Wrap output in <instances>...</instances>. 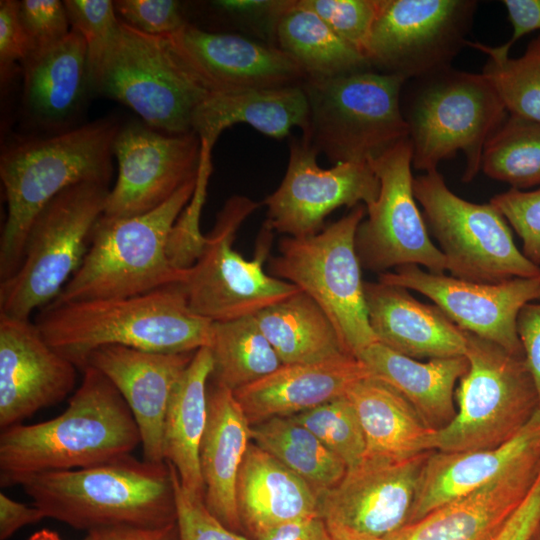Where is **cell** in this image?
<instances>
[{"instance_id":"obj_1","label":"cell","mask_w":540,"mask_h":540,"mask_svg":"<svg viewBox=\"0 0 540 540\" xmlns=\"http://www.w3.org/2000/svg\"><path fill=\"white\" fill-rule=\"evenodd\" d=\"M82 371L80 386L59 416L1 431V487L21 485L39 473L107 463L141 444L134 416L117 388L92 366Z\"/></svg>"},{"instance_id":"obj_2","label":"cell","mask_w":540,"mask_h":540,"mask_svg":"<svg viewBox=\"0 0 540 540\" xmlns=\"http://www.w3.org/2000/svg\"><path fill=\"white\" fill-rule=\"evenodd\" d=\"M35 324L44 339L83 370L99 347L119 345L158 353L209 347L212 322L194 313L181 285L111 299L43 307Z\"/></svg>"},{"instance_id":"obj_3","label":"cell","mask_w":540,"mask_h":540,"mask_svg":"<svg viewBox=\"0 0 540 540\" xmlns=\"http://www.w3.org/2000/svg\"><path fill=\"white\" fill-rule=\"evenodd\" d=\"M120 125L103 118L53 133L17 140L0 157L7 217L0 238V280L18 269L29 228L56 195L81 182L109 184Z\"/></svg>"},{"instance_id":"obj_4","label":"cell","mask_w":540,"mask_h":540,"mask_svg":"<svg viewBox=\"0 0 540 540\" xmlns=\"http://www.w3.org/2000/svg\"><path fill=\"white\" fill-rule=\"evenodd\" d=\"M46 516L87 532L176 522L169 463L131 454L100 465L32 475L21 484Z\"/></svg>"},{"instance_id":"obj_5","label":"cell","mask_w":540,"mask_h":540,"mask_svg":"<svg viewBox=\"0 0 540 540\" xmlns=\"http://www.w3.org/2000/svg\"><path fill=\"white\" fill-rule=\"evenodd\" d=\"M198 176L147 213L123 218L102 215L80 267L52 302L123 298L184 284L189 268L177 267L168 247Z\"/></svg>"},{"instance_id":"obj_6","label":"cell","mask_w":540,"mask_h":540,"mask_svg":"<svg viewBox=\"0 0 540 540\" xmlns=\"http://www.w3.org/2000/svg\"><path fill=\"white\" fill-rule=\"evenodd\" d=\"M401 95L412 145V167L424 173L458 152L466 157L462 180L481 169L484 147L508 116L492 83L483 75L451 67L408 80Z\"/></svg>"},{"instance_id":"obj_7","label":"cell","mask_w":540,"mask_h":540,"mask_svg":"<svg viewBox=\"0 0 540 540\" xmlns=\"http://www.w3.org/2000/svg\"><path fill=\"white\" fill-rule=\"evenodd\" d=\"M405 83L372 69L306 78L309 124L301 138L334 165L369 162L408 138L401 108Z\"/></svg>"},{"instance_id":"obj_8","label":"cell","mask_w":540,"mask_h":540,"mask_svg":"<svg viewBox=\"0 0 540 540\" xmlns=\"http://www.w3.org/2000/svg\"><path fill=\"white\" fill-rule=\"evenodd\" d=\"M366 216L361 204L316 234L282 238L268 273L309 296L332 322L346 352L355 358L378 340L367 313L355 236Z\"/></svg>"},{"instance_id":"obj_9","label":"cell","mask_w":540,"mask_h":540,"mask_svg":"<svg viewBox=\"0 0 540 540\" xmlns=\"http://www.w3.org/2000/svg\"><path fill=\"white\" fill-rule=\"evenodd\" d=\"M108 185L75 184L41 209L29 228L18 269L0 282V314L29 319L56 299L86 255L104 213Z\"/></svg>"},{"instance_id":"obj_10","label":"cell","mask_w":540,"mask_h":540,"mask_svg":"<svg viewBox=\"0 0 540 540\" xmlns=\"http://www.w3.org/2000/svg\"><path fill=\"white\" fill-rule=\"evenodd\" d=\"M465 334L469 367L455 391L454 417L432 436L431 448L438 452L499 446L540 409L524 357L472 333Z\"/></svg>"},{"instance_id":"obj_11","label":"cell","mask_w":540,"mask_h":540,"mask_svg":"<svg viewBox=\"0 0 540 540\" xmlns=\"http://www.w3.org/2000/svg\"><path fill=\"white\" fill-rule=\"evenodd\" d=\"M260 205L242 195L225 202L181 285L191 310L212 323L255 316L300 291L264 270L273 232L265 224L254 258L246 259L233 248L241 225Z\"/></svg>"},{"instance_id":"obj_12","label":"cell","mask_w":540,"mask_h":540,"mask_svg":"<svg viewBox=\"0 0 540 540\" xmlns=\"http://www.w3.org/2000/svg\"><path fill=\"white\" fill-rule=\"evenodd\" d=\"M413 191L450 276L484 284L540 276V266L518 249L508 222L490 202L462 199L438 170L414 178Z\"/></svg>"},{"instance_id":"obj_13","label":"cell","mask_w":540,"mask_h":540,"mask_svg":"<svg viewBox=\"0 0 540 540\" xmlns=\"http://www.w3.org/2000/svg\"><path fill=\"white\" fill-rule=\"evenodd\" d=\"M167 134L193 132V115L209 95L173 60L162 37L121 20L118 37L91 83Z\"/></svg>"},{"instance_id":"obj_14","label":"cell","mask_w":540,"mask_h":540,"mask_svg":"<svg viewBox=\"0 0 540 540\" xmlns=\"http://www.w3.org/2000/svg\"><path fill=\"white\" fill-rule=\"evenodd\" d=\"M478 6L474 0H379L365 57L406 81L451 67Z\"/></svg>"},{"instance_id":"obj_15","label":"cell","mask_w":540,"mask_h":540,"mask_svg":"<svg viewBox=\"0 0 540 540\" xmlns=\"http://www.w3.org/2000/svg\"><path fill=\"white\" fill-rule=\"evenodd\" d=\"M380 189L366 206V216L355 236L361 267L376 273L417 265L444 274L446 261L430 239L413 191L412 145L409 138L368 162Z\"/></svg>"},{"instance_id":"obj_16","label":"cell","mask_w":540,"mask_h":540,"mask_svg":"<svg viewBox=\"0 0 540 540\" xmlns=\"http://www.w3.org/2000/svg\"><path fill=\"white\" fill-rule=\"evenodd\" d=\"M113 153L118 175L103 213L110 218L154 210L197 177L202 164V143L195 132L167 134L145 123L121 126Z\"/></svg>"},{"instance_id":"obj_17","label":"cell","mask_w":540,"mask_h":540,"mask_svg":"<svg viewBox=\"0 0 540 540\" xmlns=\"http://www.w3.org/2000/svg\"><path fill=\"white\" fill-rule=\"evenodd\" d=\"M318 152L302 138L290 143L287 169L278 188L268 195L265 225L289 237L318 233L325 218L339 207L369 205L380 183L368 162L338 163L322 169Z\"/></svg>"},{"instance_id":"obj_18","label":"cell","mask_w":540,"mask_h":540,"mask_svg":"<svg viewBox=\"0 0 540 540\" xmlns=\"http://www.w3.org/2000/svg\"><path fill=\"white\" fill-rule=\"evenodd\" d=\"M161 37L173 60L208 95L301 85L307 78L278 47L240 34L188 22Z\"/></svg>"},{"instance_id":"obj_19","label":"cell","mask_w":540,"mask_h":540,"mask_svg":"<svg viewBox=\"0 0 540 540\" xmlns=\"http://www.w3.org/2000/svg\"><path fill=\"white\" fill-rule=\"evenodd\" d=\"M378 281L421 293L461 330L524 357L517 317L524 305L540 299V276L484 284L405 265L379 274Z\"/></svg>"},{"instance_id":"obj_20","label":"cell","mask_w":540,"mask_h":540,"mask_svg":"<svg viewBox=\"0 0 540 540\" xmlns=\"http://www.w3.org/2000/svg\"><path fill=\"white\" fill-rule=\"evenodd\" d=\"M428 456L363 459L318 497L320 516L332 531L386 540L408 525Z\"/></svg>"},{"instance_id":"obj_21","label":"cell","mask_w":540,"mask_h":540,"mask_svg":"<svg viewBox=\"0 0 540 540\" xmlns=\"http://www.w3.org/2000/svg\"><path fill=\"white\" fill-rule=\"evenodd\" d=\"M77 369L35 322L0 314L1 430L61 402L75 386Z\"/></svg>"},{"instance_id":"obj_22","label":"cell","mask_w":540,"mask_h":540,"mask_svg":"<svg viewBox=\"0 0 540 540\" xmlns=\"http://www.w3.org/2000/svg\"><path fill=\"white\" fill-rule=\"evenodd\" d=\"M195 352L158 353L107 345L88 357L86 366L107 377L129 406L146 461L165 462L163 431L168 403Z\"/></svg>"},{"instance_id":"obj_23","label":"cell","mask_w":540,"mask_h":540,"mask_svg":"<svg viewBox=\"0 0 540 540\" xmlns=\"http://www.w3.org/2000/svg\"><path fill=\"white\" fill-rule=\"evenodd\" d=\"M540 475V452L386 540H495Z\"/></svg>"},{"instance_id":"obj_24","label":"cell","mask_w":540,"mask_h":540,"mask_svg":"<svg viewBox=\"0 0 540 540\" xmlns=\"http://www.w3.org/2000/svg\"><path fill=\"white\" fill-rule=\"evenodd\" d=\"M364 294L379 343L418 360L465 356V331L435 304H424L408 289L380 281L364 282Z\"/></svg>"},{"instance_id":"obj_25","label":"cell","mask_w":540,"mask_h":540,"mask_svg":"<svg viewBox=\"0 0 540 540\" xmlns=\"http://www.w3.org/2000/svg\"><path fill=\"white\" fill-rule=\"evenodd\" d=\"M371 376L354 357L308 364H283L269 375L234 392L250 423L288 417L344 396L357 381Z\"/></svg>"},{"instance_id":"obj_26","label":"cell","mask_w":540,"mask_h":540,"mask_svg":"<svg viewBox=\"0 0 540 540\" xmlns=\"http://www.w3.org/2000/svg\"><path fill=\"white\" fill-rule=\"evenodd\" d=\"M540 452V409L510 440L487 449L429 454L410 516L412 524ZM407 526V525H406Z\"/></svg>"},{"instance_id":"obj_27","label":"cell","mask_w":540,"mask_h":540,"mask_svg":"<svg viewBox=\"0 0 540 540\" xmlns=\"http://www.w3.org/2000/svg\"><path fill=\"white\" fill-rule=\"evenodd\" d=\"M250 423L234 392L214 382L208 387V419L200 445L204 502L232 531H241L236 486L249 446Z\"/></svg>"},{"instance_id":"obj_28","label":"cell","mask_w":540,"mask_h":540,"mask_svg":"<svg viewBox=\"0 0 540 540\" xmlns=\"http://www.w3.org/2000/svg\"><path fill=\"white\" fill-rule=\"evenodd\" d=\"M22 107L28 120L53 133L70 129L91 86L87 45L71 28L57 45L23 64Z\"/></svg>"},{"instance_id":"obj_29","label":"cell","mask_w":540,"mask_h":540,"mask_svg":"<svg viewBox=\"0 0 540 540\" xmlns=\"http://www.w3.org/2000/svg\"><path fill=\"white\" fill-rule=\"evenodd\" d=\"M236 499L242 526L255 539L286 523L320 516L311 487L256 444H249L241 464Z\"/></svg>"},{"instance_id":"obj_30","label":"cell","mask_w":540,"mask_h":540,"mask_svg":"<svg viewBox=\"0 0 540 540\" xmlns=\"http://www.w3.org/2000/svg\"><path fill=\"white\" fill-rule=\"evenodd\" d=\"M239 123L275 139L286 137L294 127L305 133L309 107L302 84L209 95L194 112L192 130L202 147L212 151L219 135Z\"/></svg>"},{"instance_id":"obj_31","label":"cell","mask_w":540,"mask_h":540,"mask_svg":"<svg viewBox=\"0 0 540 540\" xmlns=\"http://www.w3.org/2000/svg\"><path fill=\"white\" fill-rule=\"evenodd\" d=\"M346 396L364 433L363 459L403 461L432 450L436 429L387 383L369 376L355 382Z\"/></svg>"},{"instance_id":"obj_32","label":"cell","mask_w":540,"mask_h":540,"mask_svg":"<svg viewBox=\"0 0 540 540\" xmlns=\"http://www.w3.org/2000/svg\"><path fill=\"white\" fill-rule=\"evenodd\" d=\"M375 377L399 392L434 429L455 415L456 384L467 372L465 356L420 361L377 342L358 358Z\"/></svg>"},{"instance_id":"obj_33","label":"cell","mask_w":540,"mask_h":540,"mask_svg":"<svg viewBox=\"0 0 540 540\" xmlns=\"http://www.w3.org/2000/svg\"><path fill=\"white\" fill-rule=\"evenodd\" d=\"M214 371L209 347L198 349L176 383L164 422L163 456L176 470L181 487L204 499L200 445L208 419V381Z\"/></svg>"},{"instance_id":"obj_34","label":"cell","mask_w":540,"mask_h":540,"mask_svg":"<svg viewBox=\"0 0 540 540\" xmlns=\"http://www.w3.org/2000/svg\"><path fill=\"white\" fill-rule=\"evenodd\" d=\"M255 318L283 364L352 357L327 315L301 291L261 310Z\"/></svg>"},{"instance_id":"obj_35","label":"cell","mask_w":540,"mask_h":540,"mask_svg":"<svg viewBox=\"0 0 540 540\" xmlns=\"http://www.w3.org/2000/svg\"><path fill=\"white\" fill-rule=\"evenodd\" d=\"M275 46L293 59L307 78H328L371 69L361 53L299 0H289L280 16Z\"/></svg>"},{"instance_id":"obj_36","label":"cell","mask_w":540,"mask_h":540,"mask_svg":"<svg viewBox=\"0 0 540 540\" xmlns=\"http://www.w3.org/2000/svg\"><path fill=\"white\" fill-rule=\"evenodd\" d=\"M250 438L303 479L319 497L337 485L347 466L293 417H273L251 425Z\"/></svg>"},{"instance_id":"obj_37","label":"cell","mask_w":540,"mask_h":540,"mask_svg":"<svg viewBox=\"0 0 540 540\" xmlns=\"http://www.w3.org/2000/svg\"><path fill=\"white\" fill-rule=\"evenodd\" d=\"M209 348L215 381L235 391L283 365L255 316L212 323Z\"/></svg>"},{"instance_id":"obj_38","label":"cell","mask_w":540,"mask_h":540,"mask_svg":"<svg viewBox=\"0 0 540 540\" xmlns=\"http://www.w3.org/2000/svg\"><path fill=\"white\" fill-rule=\"evenodd\" d=\"M481 170L514 189L540 187V123L508 114L484 147Z\"/></svg>"},{"instance_id":"obj_39","label":"cell","mask_w":540,"mask_h":540,"mask_svg":"<svg viewBox=\"0 0 540 540\" xmlns=\"http://www.w3.org/2000/svg\"><path fill=\"white\" fill-rule=\"evenodd\" d=\"M467 45L488 56L482 74L492 83L509 115L540 123V36L517 58L504 45Z\"/></svg>"},{"instance_id":"obj_40","label":"cell","mask_w":540,"mask_h":540,"mask_svg":"<svg viewBox=\"0 0 540 540\" xmlns=\"http://www.w3.org/2000/svg\"><path fill=\"white\" fill-rule=\"evenodd\" d=\"M291 417L336 454L347 469L363 460L366 450L364 433L346 394Z\"/></svg>"},{"instance_id":"obj_41","label":"cell","mask_w":540,"mask_h":540,"mask_svg":"<svg viewBox=\"0 0 540 540\" xmlns=\"http://www.w3.org/2000/svg\"><path fill=\"white\" fill-rule=\"evenodd\" d=\"M71 28L77 30L87 45L90 83L98 73L104 59L115 43L121 25L114 1H63Z\"/></svg>"},{"instance_id":"obj_42","label":"cell","mask_w":540,"mask_h":540,"mask_svg":"<svg viewBox=\"0 0 540 540\" xmlns=\"http://www.w3.org/2000/svg\"><path fill=\"white\" fill-rule=\"evenodd\" d=\"M299 2L316 13L342 40L365 57L379 0H299Z\"/></svg>"},{"instance_id":"obj_43","label":"cell","mask_w":540,"mask_h":540,"mask_svg":"<svg viewBox=\"0 0 540 540\" xmlns=\"http://www.w3.org/2000/svg\"><path fill=\"white\" fill-rule=\"evenodd\" d=\"M490 203L503 215L522 240V253L540 266V187L509 190L493 196Z\"/></svg>"},{"instance_id":"obj_44","label":"cell","mask_w":540,"mask_h":540,"mask_svg":"<svg viewBox=\"0 0 540 540\" xmlns=\"http://www.w3.org/2000/svg\"><path fill=\"white\" fill-rule=\"evenodd\" d=\"M18 11L29 40L30 56L57 45L71 31L63 1L22 0L19 1Z\"/></svg>"},{"instance_id":"obj_45","label":"cell","mask_w":540,"mask_h":540,"mask_svg":"<svg viewBox=\"0 0 540 540\" xmlns=\"http://www.w3.org/2000/svg\"><path fill=\"white\" fill-rule=\"evenodd\" d=\"M170 466L173 473L179 540H248L227 528L215 517L203 498L187 493L181 487L175 468L171 464Z\"/></svg>"},{"instance_id":"obj_46","label":"cell","mask_w":540,"mask_h":540,"mask_svg":"<svg viewBox=\"0 0 540 540\" xmlns=\"http://www.w3.org/2000/svg\"><path fill=\"white\" fill-rule=\"evenodd\" d=\"M114 6L123 22L148 35L168 36L188 23L175 0H117Z\"/></svg>"},{"instance_id":"obj_47","label":"cell","mask_w":540,"mask_h":540,"mask_svg":"<svg viewBox=\"0 0 540 540\" xmlns=\"http://www.w3.org/2000/svg\"><path fill=\"white\" fill-rule=\"evenodd\" d=\"M289 0H217L210 6L226 20L275 46L278 20Z\"/></svg>"},{"instance_id":"obj_48","label":"cell","mask_w":540,"mask_h":540,"mask_svg":"<svg viewBox=\"0 0 540 540\" xmlns=\"http://www.w3.org/2000/svg\"><path fill=\"white\" fill-rule=\"evenodd\" d=\"M19 1H0V76L4 84L13 75L17 62L23 64L30 56L28 37L21 24Z\"/></svg>"},{"instance_id":"obj_49","label":"cell","mask_w":540,"mask_h":540,"mask_svg":"<svg viewBox=\"0 0 540 540\" xmlns=\"http://www.w3.org/2000/svg\"><path fill=\"white\" fill-rule=\"evenodd\" d=\"M524 361L533 379L540 408V299L527 303L517 317Z\"/></svg>"},{"instance_id":"obj_50","label":"cell","mask_w":540,"mask_h":540,"mask_svg":"<svg viewBox=\"0 0 540 540\" xmlns=\"http://www.w3.org/2000/svg\"><path fill=\"white\" fill-rule=\"evenodd\" d=\"M540 530V475L495 540H534Z\"/></svg>"},{"instance_id":"obj_51","label":"cell","mask_w":540,"mask_h":540,"mask_svg":"<svg viewBox=\"0 0 540 540\" xmlns=\"http://www.w3.org/2000/svg\"><path fill=\"white\" fill-rule=\"evenodd\" d=\"M256 540H334L321 516L286 523L256 538Z\"/></svg>"},{"instance_id":"obj_52","label":"cell","mask_w":540,"mask_h":540,"mask_svg":"<svg viewBox=\"0 0 540 540\" xmlns=\"http://www.w3.org/2000/svg\"><path fill=\"white\" fill-rule=\"evenodd\" d=\"M513 32L503 44L508 50L526 34L540 30V0H504Z\"/></svg>"},{"instance_id":"obj_53","label":"cell","mask_w":540,"mask_h":540,"mask_svg":"<svg viewBox=\"0 0 540 540\" xmlns=\"http://www.w3.org/2000/svg\"><path fill=\"white\" fill-rule=\"evenodd\" d=\"M43 518L46 516L38 507L28 506L0 493V540H7L25 525Z\"/></svg>"},{"instance_id":"obj_54","label":"cell","mask_w":540,"mask_h":540,"mask_svg":"<svg viewBox=\"0 0 540 540\" xmlns=\"http://www.w3.org/2000/svg\"><path fill=\"white\" fill-rule=\"evenodd\" d=\"M90 540H179L177 523L157 528L116 527L88 532Z\"/></svg>"},{"instance_id":"obj_55","label":"cell","mask_w":540,"mask_h":540,"mask_svg":"<svg viewBox=\"0 0 540 540\" xmlns=\"http://www.w3.org/2000/svg\"><path fill=\"white\" fill-rule=\"evenodd\" d=\"M28 540H64L61 536L49 529H42L33 533Z\"/></svg>"},{"instance_id":"obj_56","label":"cell","mask_w":540,"mask_h":540,"mask_svg":"<svg viewBox=\"0 0 540 540\" xmlns=\"http://www.w3.org/2000/svg\"><path fill=\"white\" fill-rule=\"evenodd\" d=\"M334 540H382V539H375V538H369L364 536H359L355 534H351L344 531H335L330 530Z\"/></svg>"},{"instance_id":"obj_57","label":"cell","mask_w":540,"mask_h":540,"mask_svg":"<svg viewBox=\"0 0 540 540\" xmlns=\"http://www.w3.org/2000/svg\"><path fill=\"white\" fill-rule=\"evenodd\" d=\"M534 540H540V530L539 532L537 533L536 537L534 538Z\"/></svg>"},{"instance_id":"obj_58","label":"cell","mask_w":540,"mask_h":540,"mask_svg":"<svg viewBox=\"0 0 540 540\" xmlns=\"http://www.w3.org/2000/svg\"><path fill=\"white\" fill-rule=\"evenodd\" d=\"M83 540H90L89 536L87 535Z\"/></svg>"}]
</instances>
